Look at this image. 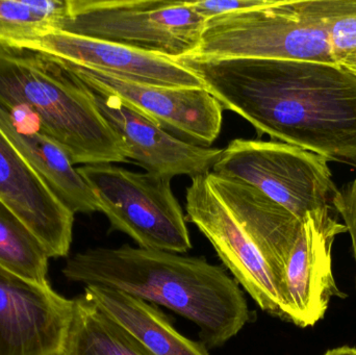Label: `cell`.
<instances>
[{"instance_id": "obj_21", "label": "cell", "mask_w": 356, "mask_h": 355, "mask_svg": "<svg viewBox=\"0 0 356 355\" xmlns=\"http://www.w3.org/2000/svg\"><path fill=\"white\" fill-rule=\"evenodd\" d=\"M268 0H200L186 1V6L205 21L222 15L249 10L267 3Z\"/></svg>"}, {"instance_id": "obj_14", "label": "cell", "mask_w": 356, "mask_h": 355, "mask_svg": "<svg viewBox=\"0 0 356 355\" xmlns=\"http://www.w3.org/2000/svg\"><path fill=\"white\" fill-rule=\"evenodd\" d=\"M0 201L40 240L50 258H65L74 214L52 193L0 129Z\"/></svg>"}, {"instance_id": "obj_9", "label": "cell", "mask_w": 356, "mask_h": 355, "mask_svg": "<svg viewBox=\"0 0 356 355\" xmlns=\"http://www.w3.org/2000/svg\"><path fill=\"white\" fill-rule=\"evenodd\" d=\"M60 63L90 89L117 96L184 141L209 147L221 133L223 106L205 88L144 85Z\"/></svg>"}, {"instance_id": "obj_2", "label": "cell", "mask_w": 356, "mask_h": 355, "mask_svg": "<svg viewBox=\"0 0 356 355\" xmlns=\"http://www.w3.org/2000/svg\"><path fill=\"white\" fill-rule=\"evenodd\" d=\"M62 271L85 287L110 288L165 306L197 325L205 347H221L250 320L236 279L203 258L129 245L90 248L68 258Z\"/></svg>"}, {"instance_id": "obj_22", "label": "cell", "mask_w": 356, "mask_h": 355, "mask_svg": "<svg viewBox=\"0 0 356 355\" xmlns=\"http://www.w3.org/2000/svg\"><path fill=\"white\" fill-rule=\"evenodd\" d=\"M332 208L344 220V225L353 242V256L356 263V179L340 190L332 202Z\"/></svg>"}, {"instance_id": "obj_10", "label": "cell", "mask_w": 356, "mask_h": 355, "mask_svg": "<svg viewBox=\"0 0 356 355\" xmlns=\"http://www.w3.org/2000/svg\"><path fill=\"white\" fill-rule=\"evenodd\" d=\"M73 314L50 283L0 268V355H64Z\"/></svg>"}, {"instance_id": "obj_4", "label": "cell", "mask_w": 356, "mask_h": 355, "mask_svg": "<svg viewBox=\"0 0 356 355\" xmlns=\"http://www.w3.org/2000/svg\"><path fill=\"white\" fill-rule=\"evenodd\" d=\"M186 220L209 240L236 283L272 316L284 319V277L295 242L240 208L227 206L207 174L186 189Z\"/></svg>"}, {"instance_id": "obj_6", "label": "cell", "mask_w": 356, "mask_h": 355, "mask_svg": "<svg viewBox=\"0 0 356 355\" xmlns=\"http://www.w3.org/2000/svg\"><path fill=\"white\" fill-rule=\"evenodd\" d=\"M60 31L177 60L200 44L205 20L186 0H67Z\"/></svg>"}, {"instance_id": "obj_16", "label": "cell", "mask_w": 356, "mask_h": 355, "mask_svg": "<svg viewBox=\"0 0 356 355\" xmlns=\"http://www.w3.org/2000/svg\"><path fill=\"white\" fill-rule=\"evenodd\" d=\"M85 297L122 327L149 355H209L178 333L154 304L110 288L85 287Z\"/></svg>"}, {"instance_id": "obj_7", "label": "cell", "mask_w": 356, "mask_h": 355, "mask_svg": "<svg viewBox=\"0 0 356 355\" xmlns=\"http://www.w3.org/2000/svg\"><path fill=\"white\" fill-rule=\"evenodd\" d=\"M77 170L95 193L111 231L125 233L145 249L184 254L192 248L171 179L113 164L83 165Z\"/></svg>"}, {"instance_id": "obj_20", "label": "cell", "mask_w": 356, "mask_h": 355, "mask_svg": "<svg viewBox=\"0 0 356 355\" xmlns=\"http://www.w3.org/2000/svg\"><path fill=\"white\" fill-rule=\"evenodd\" d=\"M305 4L327 29L337 62L356 49V0H305Z\"/></svg>"}, {"instance_id": "obj_3", "label": "cell", "mask_w": 356, "mask_h": 355, "mask_svg": "<svg viewBox=\"0 0 356 355\" xmlns=\"http://www.w3.org/2000/svg\"><path fill=\"white\" fill-rule=\"evenodd\" d=\"M0 106L33 117L73 165L129 160L127 146L100 114L89 88L44 54L0 45Z\"/></svg>"}, {"instance_id": "obj_24", "label": "cell", "mask_w": 356, "mask_h": 355, "mask_svg": "<svg viewBox=\"0 0 356 355\" xmlns=\"http://www.w3.org/2000/svg\"><path fill=\"white\" fill-rule=\"evenodd\" d=\"M324 355H356V348L343 346V347L328 350Z\"/></svg>"}, {"instance_id": "obj_19", "label": "cell", "mask_w": 356, "mask_h": 355, "mask_svg": "<svg viewBox=\"0 0 356 355\" xmlns=\"http://www.w3.org/2000/svg\"><path fill=\"white\" fill-rule=\"evenodd\" d=\"M67 0H0V43L60 31Z\"/></svg>"}, {"instance_id": "obj_11", "label": "cell", "mask_w": 356, "mask_h": 355, "mask_svg": "<svg viewBox=\"0 0 356 355\" xmlns=\"http://www.w3.org/2000/svg\"><path fill=\"white\" fill-rule=\"evenodd\" d=\"M0 45L31 50L58 62L102 71L133 83L166 88H204L197 75L172 58L66 31H48Z\"/></svg>"}, {"instance_id": "obj_15", "label": "cell", "mask_w": 356, "mask_h": 355, "mask_svg": "<svg viewBox=\"0 0 356 355\" xmlns=\"http://www.w3.org/2000/svg\"><path fill=\"white\" fill-rule=\"evenodd\" d=\"M0 129L35 169L52 193L73 213L100 212L97 197L65 150L31 118L0 106Z\"/></svg>"}, {"instance_id": "obj_18", "label": "cell", "mask_w": 356, "mask_h": 355, "mask_svg": "<svg viewBox=\"0 0 356 355\" xmlns=\"http://www.w3.org/2000/svg\"><path fill=\"white\" fill-rule=\"evenodd\" d=\"M50 256L31 229L0 201V268L41 285Z\"/></svg>"}, {"instance_id": "obj_23", "label": "cell", "mask_w": 356, "mask_h": 355, "mask_svg": "<svg viewBox=\"0 0 356 355\" xmlns=\"http://www.w3.org/2000/svg\"><path fill=\"white\" fill-rule=\"evenodd\" d=\"M339 64L346 67L351 72L356 74V49L351 51L350 53L346 54V56L339 62Z\"/></svg>"}, {"instance_id": "obj_13", "label": "cell", "mask_w": 356, "mask_h": 355, "mask_svg": "<svg viewBox=\"0 0 356 355\" xmlns=\"http://www.w3.org/2000/svg\"><path fill=\"white\" fill-rule=\"evenodd\" d=\"M90 91L104 120L127 146L129 160L146 172L171 179L178 175L194 179L211 172L219 158L222 149L184 141L117 96Z\"/></svg>"}, {"instance_id": "obj_12", "label": "cell", "mask_w": 356, "mask_h": 355, "mask_svg": "<svg viewBox=\"0 0 356 355\" xmlns=\"http://www.w3.org/2000/svg\"><path fill=\"white\" fill-rule=\"evenodd\" d=\"M346 231L332 210L311 213L301 222L284 271V320L314 327L325 316L332 298L346 297L334 281L332 261L334 240Z\"/></svg>"}, {"instance_id": "obj_5", "label": "cell", "mask_w": 356, "mask_h": 355, "mask_svg": "<svg viewBox=\"0 0 356 355\" xmlns=\"http://www.w3.org/2000/svg\"><path fill=\"white\" fill-rule=\"evenodd\" d=\"M188 56L338 63L327 29L305 0H268L257 8L209 19L200 44Z\"/></svg>"}, {"instance_id": "obj_8", "label": "cell", "mask_w": 356, "mask_h": 355, "mask_svg": "<svg viewBox=\"0 0 356 355\" xmlns=\"http://www.w3.org/2000/svg\"><path fill=\"white\" fill-rule=\"evenodd\" d=\"M211 172L255 188L301 222L311 213L334 210L340 192L325 158L282 142L232 140Z\"/></svg>"}, {"instance_id": "obj_1", "label": "cell", "mask_w": 356, "mask_h": 355, "mask_svg": "<svg viewBox=\"0 0 356 355\" xmlns=\"http://www.w3.org/2000/svg\"><path fill=\"white\" fill-rule=\"evenodd\" d=\"M175 60L259 135L356 168V74L346 67L267 58Z\"/></svg>"}, {"instance_id": "obj_17", "label": "cell", "mask_w": 356, "mask_h": 355, "mask_svg": "<svg viewBox=\"0 0 356 355\" xmlns=\"http://www.w3.org/2000/svg\"><path fill=\"white\" fill-rule=\"evenodd\" d=\"M64 355L149 354L122 327L81 295L74 299Z\"/></svg>"}]
</instances>
